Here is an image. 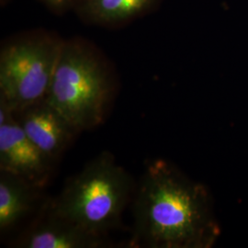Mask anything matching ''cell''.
<instances>
[{
    "instance_id": "cell-1",
    "label": "cell",
    "mask_w": 248,
    "mask_h": 248,
    "mask_svg": "<svg viewBox=\"0 0 248 248\" xmlns=\"http://www.w3.org/2000/svg\"><path fill=\"white\" fill-rule=\"evenodd\" d=\"M133 248H210L221 234L206 186L168 160H150L135 185Z\"/></svg>"
},
{
    "instance_id": "cell-2",
    "label": "cell",
    "mask_w": 248,
    "mask_h": 248,
    "mask_svg": "<svg viewBox=\"0 0 248 248\" xmlns=\"http://www.w3.org/2000/svg\"><path fill=\"white\" fill-rule=\"evenodd\" d=\"M135 185L114 155L105 151L68 177L60 193L48 199V203L62 217L108 236V232L121 226L124 210L133 201Z\"/></svg>"
},
{
    "instance_id": "cell-3",
    "label": "cell",
    "mask_w": 248,
    "mask_h": 248,
    "mask_svg": "<svg viewBox=\"0 0 248 248\" xmlns=\"http://www.w3.org/2000/svg\"><path fill=\"white\" fill-rule=\"evenodd\" d=\"M114 78L103 57L84 41L62 42L46 100L80 133L105 121Z\"/></svg>"
},
{
    "instance_id": "cell-4",
    "label": "cell",
    "mask_w": 248,
    "mask_h": 248,
    "mask_svg": "<svg viewBox=\"0 0 248 248\" xmlns=\"http://www.w3.org/2000/svg\"><path fill=\"white\" fill-rule=\"evenodd\" d=\"M63 40L48 33L12 39L0 52V101L12 112L48 95Z\"/></svg>"
},
{
    "instance_id": "cell-5",
    "label": "cell",
    "mask_w": 248,
    "mask_h": 248,
    "mask_svg": "<svg viewBox=\"0 0 248 248\" xmlns=\"http://www.w3.org/2000/svg\"><path fill=\"white\" fill-rule=\"evenodd\" d=\"M54 164L27 136L9 107L0 101V170L45 188Z\"/></svg>"
},
{
    "instance_id": "cell-6",
    "label": "cell",
    "mask_w": 248,
    "mask_h": 248,
    "mask_svg": "<svg viewBox=\"0 0 248 248\" xmlns=\"http://www.w3.org/2000/svg\"><path fill=\"white\" fill-rule=\"evenodd\" d=\"M108 236L84 227L53 212L48 199L36 217L12 244L18 248H101L108 247Z\"/></svg>"
},
{
    "instance_id": "cell-7",
    "label": "cell",
    "mask_w": 248,
    "mask_h": 248,
    "mask_svg": "<svg viewBox=\"0 0 248 248\" xmlns=\"http://www.w3.org/2000/svg\"><path fill=\"white\" fill-rule=\"evenodd\" d=\"M13 115L27 136L55 162L80 133L46 98L13 112Z\"/></svg>"
},
{
    "instance_id": "cell-8",
    "label": "cell",
    "mask_w": 248,
    "mask_h": 248,
    "mask_svg": "<svg viewBox=\"0 0 248 248\" xmlns=\"http://www.w3.org/2000/svg\"><path fill=\"white\" fill-rule=\"evenodd\" d=\"M44 188L0 170V232L13 230L45 203Z\"/></svg>"
},
{
    "instance_id": "cell-9",
    "label": "cell",
    "mask_w": 248,
    "mask_h": 248,
    "mask_svg": "<svg viewBox=\"0 0 248 248\" xmlns=\"http://www.w3.org/2000/svg\"><path fill=\"white\" fill-rule=\"evenodd\" d=\"M155 0H84L83 14L100 25H115L150 9Z\"/></svg>"
},
{
    "instance_id": "cell-10",
    "label": "cell",
    "mask_w": 248,
    "mask_h": 248,
    "mask_svg": "<svg viewBox=\"0 0 248 248\" xmlns=\"http://www.w3.org/2000/svg\"><path fill=\"white\" fill-rule=\"evenodd\" d=\"M49 9L55 12H63L66 9L71 8L77 2V0H40Z\"/></svg>"
},
{
    "instance_id": "cell-11",
    "label": "cell",
    "mask_w": 248,
    "mask_h": 248,
    "mask_svg": "<svg viewBox=\"0 0 248 248\" xmlns=\"http://www.w3.org/2000/svg\"><path fill=\"white\" fill-rule=\"evenodd\" d=\"M7 1H8V0H1V2H2V4H3V3H4V4H5V3H6V2H7Z\"/></svg>"
}]
</instances>
